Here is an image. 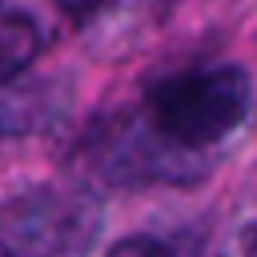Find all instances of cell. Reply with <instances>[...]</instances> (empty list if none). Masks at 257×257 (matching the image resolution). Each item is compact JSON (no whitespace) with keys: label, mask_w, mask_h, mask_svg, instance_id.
<instances>
[{"label":"cell","mask_w":257,"mask_h":257,"mask_svg":"<svg viewBox=\"0 0 257 257\" xmlns=\"http://www.w3.org/2000/svg\"><path fill=\"white\" fill-rule=\"evenodd\" d=\"M56 4H60V8H64L68 16H84V12H92V8L100 4V0H56Z\"/></svg>","instance_id":"cell-5"},{"label":"cell","mask_w":257,"mask_h":257,"mask_svg":"<svg viewBox=\"0 0 257 257\" xmlns=\"http://www.w3.org/2000/svg\"><path fill=\"white\" fill-rule=\"evenodd\" d=\"M241 249H245V257H257V221L241 233Z\"/></svg>","instance_id":"cell-6"},{"label":"cell","mask_w":257,"mask_h":257,"mask_svg":"<svg viewBox=\"0 0 257 257\" xmlns=\"http://www.w3.org/2000/svg\"><path fill=\"white\" fill-rule=\"evenodd\" d=\"M80 213L84 209L76 201H64L52 189H36V193H28V197H20L4 209L0 229L28 257H56V253L72 249L76 241L84 245Z\"/></svg>","instance_id":"cell-2"},{"label":"cell","mask_w":257,"mask_h":257,"mask_svg":"<svg viewBox=\"0 0 257 257\" xmlns=\"http://www.w3.org/2000/svg\"><path fill=\"white\" fill-rule=\"evenodd\" d=\"M0 257H12V249H8V245H4V241H0Z\"/></svg>","instance_id":"cell-7"},{"label":"cell","mask_w":257,"mask_h":257,"mask_svg":"<svg viewBox=\"0 0 257 257\" xmlns=\"http://www.w3.org/2000/svg\"><path fill=\"white\" fill-rule=\"evenodd\" d=\"M108 257H173L157 237H124L108 249Z\"/></svg>","instance_id":"cell-4"},{"label":"cell","mask_w":257,"mask_h":257,"mask_svg":"<svg viewBox=\"0 0 257 257\" xmlns=\"http://www.w3.org/2000/svg\"><path fill=\"white\" fill-rule=\"evenodd\" d=\"M245 112H249V76L245 68L233 64L181 72L149 92L153 133L185 153L225 141L245 120Z\"/></svg>","instance_id":"cell-1"},{"label":"cell","mask_w":257,"mask_h":257,"mask_svg":"<svg viewBox=\"0 0 257 257\" xmlns=\"http://www.w3.org/2000/svg\"><path fill=\"white\" fill-rule=\"evenodd\" d=\"M44 48V36L36 28V20L20 8L0 4V84L16 80Z\"/></svg>","instance_id":"cell-3"}]
</instances>
